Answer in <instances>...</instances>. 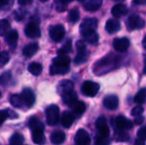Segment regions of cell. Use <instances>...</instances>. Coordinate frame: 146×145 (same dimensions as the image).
<instances>
[{
  "instance_id": "d6986e66",
  "label": "cell",
  "mask_w": 146,
  "mask_h": 145,
  "mask_svg": "<svg viewBox=\"0 0 146 145\" xmlns=\"http://www.w3.org/2000/svg\"><path fill=\"white\" fill-rule=\"evenodd\" d=\"M127 8L126 5L122 4V3H119V4H116L115 5L113 8H112V10H111V13L112 15L116 17V18H119V17H122L124 16L125 15L127 14Z\"/></svg>"
},
{
  "instance_id": "ab89813d",
  "label": "cell",
  "mask_w": 146,
  "mask_h": 145,
  "mask_svg": "<svg viewBox=\"0 0 146 145\" xmlns=\"http://www.w3.org/2000/svg\"><path fill=\"white\" fill-rule=\"evenodd\" d=\"M9 60V53L7 51L1 52V54H0V68H2L4 65H6L8 63Z\"/></svg>"
},
{
  "instance_id": "60d3db41",
  "label": "cell",
  "mask_w": 146,
  "mask_h": 145,
  "mask_svg": "<svg viewBox=\"0 0 146 145\" xmlns=\"http://www.w3.org/2000/svg\"><path fill=\"white\" fill-rule=\"evenodd\" d=\"M144 113V108L139 104L136 107H134L132 110V115L134 116V117H137V116H139V115H142V114Z\"/></svg>"
},
{
  "instance_id": "484cf974",
  "label": "cell",
  "mask_w": 146,
  "mask_h": 145,
  "mask_svg": "<svg viewBox=\"0 0 146 145\" xmlns=\"http://www.w3.org/2000/svg\"><path fill=\"white\" fill-rule=\"evenodd\" d=\"M9 102L13 107L17 108V109H21L25 105V102L21 95H17V94L12 95L9 98Z\"/></svg>"
},
{
  "instance_id": "11a10c76",
  "label": "cell",
  "mask_w": 146,
  "mask_h": 145,
  "mask_svg": "<svg viewBox=\"0 0 146 145\" xmlns=\"http://www.w3.org/2000/svg\"><path fill=\"white\" fill-rule=\"evenodd\" d=\"M0 54H1V52H0Z\"/></svg>"
},
{
  "instance_id": "ba28073f",
  "label": "cell",
  "mask_w": 146,
  "mask_h": 145,
  "mask_svg": "<svg viewBox=\"0 0 146 145\" xmlns=\"http://www.w3.org/2000/svg\"><path fill=\"white\" fill-rule=\"evenodd\" d=\"M96 128L100 135L104 137L110 136V128L107 123V120L105 117L101 116L96 121Z\"/></svg>"
},
{
  "instance_id": "ee69618b",
  "label": "cell",
  "mask_w": 146,
  "mask_h": 145,
  "mask_svg": "<svg viewBox=\"0 0 146 145\" xmlns=\"http://www.w3.org/2000/svg\"><path fill=\"white\" fill-rule=\"evenodd\" d=\"M12 0H0V9L7 7L10 3H11Z\"/></svg>"
},
{
  "instance_id": "836d02e7",
  "label": "cell",
  "mask_w": 146,
  "mask_h": 145,
  "mask_svg": "<svg viewBox=\"0 0 146 145\" xmlns=\"http://www.w3.org/2000/svg\"><path fill=\"white\" fill-rule=\"evenodd\" d=\"M80 19V11L78 9H73L68 13V21L72 23H76Z\"/></svg>"
},
{
  "instance_id": "83f0119b",
  "label": "cell",
  "mask_w": 146,
  "mask_h": 145,
  "mask_svg": "<svg viewBox=\"0 0 146 145\" xmlns=\"http://www.w3.org/2000/svg\"><path fill=\"white\" fill-rule=\"evenodd\" d=\"M53 64L59 65V66H64V67H69L70 58L66 55H59L58 56H56L53 59Z\"/></svg>"
},
{
  "instance_id": "f6af8a7d",
  "label": "cell",
  "mask_w": 146,
  "mask_h": 145,
  "mask_svg": "<svg viewBox=\"0 0 146 145\" xmlns=\"http://www.w3.org/2000/svg\"><path fill=\"white\" fill-rule=\"evenodd\" d=\"M144 120H145V118L142 116V115H139V116H137L136 118H135V124L136 125H140V124H142L143 122H144Z\"/></svg>"
},
{
  "instance_id": "f907efd6",
  "label": "cell",
  "mask_w": 146,
  "mask_h": 145,
  "mask_svg": "<svg viewBox=\"0 0 146 145\" xmlns=\"http://www.w3.org/2000/svg\"><path fill=\"white\" fill-rule=\"evenodd\" d=\"M144 73H145L146 74V60L145 62V67H144Z\"/></svg>"
},
{
  "instance_id": "8d00e7d4",
  "label": "cell",
  "mask_w": 146,
  "mask_h": 145,
  "mask_svg": "<svg viewBox=\"0 0 146 145\" xmlns=\"http://www.w3.org/2000/svg\"><path fill=\"white\" fill-rule=\"evenodd\" d=\"M115 139L117 141H120V142H125V141H127L129 139V135L123 132L122 130H120L119 132H115Z\"/></svg>"
},
{
  "instance_id": "7c38bea8",
  "label": "cell",
  "mask_w": 146,
  "mask_h": 145,
  "mask_svg": "<svg viewBox=\"0 0 146 145\" xmlns=\"http://www.w3.org/2000/svg\"><path fill=\"white\" fill-rule=\"evenodd\" d=\"M119 105V99L115 95H109L104 99V106L110 110L117 109Z\"/></svg>"
},
{
  "instance_id": "9a60e30c",
  "label": "cell",
  "mask_w": 146,
  "mask_h": 145,
  "mask_svg": "<svg viewBox=\"0 0 146 145\" xmlns=\"http://www.w3.org/2000/svg\"><path fill=\"white\" fill-rule=\"evenodd\" d=\"M75 116L73 113L68 112V111H65L63 112L62 115V119H61V122L63 127L65 128H69L71 127V126L73 125L74 121Z\"/></svg>"
},
{
  "instance_id": "f1b7e54d",
  "label": "cell",
  "mask_w": 146,
  "mask_h": 145,
  "mask_svg": "<svg viewBox=\"0 0 146 145\" xmlns=\"http://www.w3.org/2000/svg\"><path fill=\"white\" fill-rule=\"evenodd\" d=\"M83 38H85V40L89 43V44H95L98 43V34L96 32V31H93V32H87L86 33L85 35H83Z\"/></svg>"
},
{
  "instance_id": "cb8c5ba5",
  "label": "cell",
  "mask_w": 146,
  "mask_h": 145,
  "mask_svg": "<svg viewBox=\"0 0 146 145\" xmlns=\"http://www.w3.org/2000/svg\"><path fill=\"white\" fill-rule=\"evenodd\" d=\"M38 50V45L36 43H32L27 44V46L24 47L23 49V55L26 57H32L33 55L37 53Z\"/></svg>"
},
{
  "instance_id": "4fadbf2b",
  "label": "cell",
  "mask_w": 146,
  "mask_h": 145,
  "mask_svg": "<svg viewBox=\"0 0 146 145\" xmlns=\"http://www.w3.org/2000/svg\"><path fill=\"white\" fill-rule=\"evenodd\" d=\"M115 126L119 130H128L133 127V122L124 116H118L115 119Z\"/></svg>"
},
{
  "instance_id": "bcb514c9",
  "label": "cell",
  "mask_w": 146,
  "mask_h": 145,
  "mask_svg": "<svg viewBox=\"0 0 146 145\" xmlns=\"http://www.w3.org/2000/svg\"><path fill=\"white\" fill-rule=\"evenodd\" d=\"M33 2V0H18V3L20 5H27V4H30L31 3Z\"/></svg>"
},
{
  "instance_id": "816d5d0a",
  "label": "cell",
  "mask_w": 146,
  "mask_h": 145,
  "mask_svg": "<svg viewBox=\"0 0 146 145\" xmlns=\"http://www.w3.org/2000/svg\"><path fill=\"white\" fill-rule=\"evenodd\" d=\"M41 2H46V1H48V0H40Z\"/></svg>"
},
{
  "instance_id": "7a4b0ae2",
  "label": "cell",
  "mask_w": 146,
  "mask_h": 145,
  "mask_svg": "<svg viewBox=\"0 0 146 145\" xmlns=\"http://www.w3.org/2000/svg\"><path fill=\"white\" fill-rule=\"evenodd\" d=\"M76 47H77V56L74 58V62L77 65H80L87 61L89 53L86 50L85 43L81 40L77 42Z\"/></svg>"
},
{
  "instance_id": "f5cc1de1",
  "label": "cell",
  "mask_w": 146,
  "mask_h": 145,
  "mask_svg": "<svg viewBox=\"0 0 146 145\" xmlns=\"http://www.w3.org/2000/svg\"><path fill=\"white\" fill-rule=\"evenodd\" d=\"M78 1H80V2H82V1H84V0H78Z\"/></svg>"
},
{
  "instance_id": "44dd1931",
  "label": "cell",
  "mask_w": 146,
  "mask_h": 145,
  "mask_svg": "<svg viewBox=\"0 0 146 145\" xmlns=\"http://www.w3.org/2000/svg\"><path fill=\"white\" fill-rule=\"evenodd\" d=\"M28 126L33 132V131H44V125L37 117H31L29 119Z\"/></svg>"
},
{
  "instance_id": "2e32d148",
  "label": "cell",
  "mask_w": 146,
  "mask_h": 145,
  "mask_svg": "<svg viewBox=\"0 0 146 145\" xmlns=\"http://www.w3.org/2000/svg\"><path fill=\"white\" fill-rule=\"evenodd\" d=\"M105 29L109 33L117 32L121 29V23L119 21H117L115 19H110L106 22Z\"/></svg>"
},
{
  "instance_id": "f546056e",
  "label": "cell",
  "mask_w": 146,
  "mask_h": 145,
  "mask_svg": "<svg viewBox=\"0 0 146 145\" xmlns=\"http://www.w3.org/2000/svg\"><path fill=\"white\" fill-rule=\"evenodd\" d=\"M42 65L38 62H32L28 66V71L35 76H38L42 73Z\"/></svg>"
},
{
  "instance_id": "e0dca14e",
  "label": "cell",
  "mask_w": 146,
  "mask_h": 145,
  "mask_svg": "<svg viewBox=\"0 0 146 145\" xmlns=\"http://www.w3.org/2000/svg\"><path fill=\"white\" fill-rule=\"evenodd\" d=\"M18 32L17 31L15 30H13V31H10L6 38H5V41L6 43L8 44V45L12 49L14 50L15 47H16V44H17V40H18Z\"/></svg>"
},
{
  "instance_id": "f35d334b",
  "label": "cell",
  "mask_w": 146,
  "mask_h": 145,
  "mask_svg": "<svg viewBox=\"0 0 146 145\" xmlns=\"http://www.w3.org/2000/svg\"><path fill=\"white\" fill-rule=\"evenodd\" d=\"M9 28V23L7 20H0V36L5 34V32Z\"/></svg>"
},
{
  "instance_id": "ffe728a7",
  "label": "cell",
  "mask_w": 146,
  "mask_h": 145,
  "mask_svg": "<svg viewBox=\"0 0 146 145\" xmlns=\"http://www.w3.org/2000/svg\"><path fill=\"white\" fill-rule=\"evenodd\" d=\"M66 139V135L62 131L53 132L50 135V141L53 144H62Z\"/></svg>"
},
{
  "instance_id": "52a82bcc",
  "label": "cell",
  "mask_w": 146,
  "mask_h": 145,
  "mask_svg": "<svg viewBox=\"0 0 146 145\" xmlns=\"http://www.w3.org/2000/svg\"><path fill=\"white\" fill-rule=\"evenodd\" d=\"M65 35V28L62 25L57 24L50 28V37L55 42H60Z\"/></svg>"
},
{
  "instance_id": "e575fe53",
  "label": "cell",
  "mask_w": 146,
  "mask_h": 145,
  "mask_svg": "<svg viewBox=\"0 0 146 145\" xmlns=\"http://www.w3.org/2000/svg\"><path fill=\"white\" fill-rule=\"evenodd\" d=\"M94 144L95 145H110V141L109 139V137H104L99 134V136H96L94 139Z\"/></svg>"
},
{
  "instance_id": "681fc988",
  "label": "cell",
  "mask_w": 146,
  "mask_h": 145,
  "mask_svg": "<svg viewBox=\"0 0 146 145\" xmlns=\"http://www.w3.org/2000/svg\"><path fill=\"white\" fill-rule=\"evenodd\" d=\"M143 46H144V48L146 50V36L144 38V39H143Z\"/></svg>"
},
{
  "instance_id": "3957f363",
  "label": "cell",
  "mask_w": 146,
  "mask_h": 145,
  "mask_svg": "<svg viewBox=\"0 0 146 145\" xmlns=\"http://www.w3.org/2000/svg\"><path fill=\"white\" fill-rule=\"evenodd\" d=\"M99 89H100V85L98 83L90 80L85 81L81 87L82 93L86 97H95L98 93Z\"/></svg>"
},
{
  "instance_id": "1f68e13d",
  "label": "cell",
  "mask_w": 146,
  "mask_h": 145,
  "mask_svg": "<svg viewBox=\"0 0 146 145\" xmlns=\"http://www.w3.org/2000/svg\"><path fill=\"white\" fill-rule=\"evenodd\" d=\"M146 101V89H141L135 96L134 102L138 104H143Z\"/></svg>"
},
{
  "instance_id": "277c9868",
  "label": "cell",
  "mask_w": 146,
  "mask_h": 145,
  "mask_svg": "<svg viewBox=\"0 0 146 145\" xmlns=\"http://www.w3.org/2000/svg\"><path fill=\"white\" fill-rule=\"evenodd\" d=\"M98 27V20L96 18H86L83 21L80 26V31L81 35H85L87 32L96 31Z\"/></svg>"
},
{
  "instance_id": "d590c367",
  "label": "cell",
  "mask_w": 146,
  "mask_h": 145,
  "mask_svg": "<svg viewBox=\"0 0 146 145\" xmlns=\"http://www.w3.org/2000/svg\"><path fill=\"white\" fill-rule=\"evenodd\" d=\"M72 1L73 0H56L55 5H56V10L57 11H64L66 9L67 5Z\"/></svg>"
},
{
  "instance_id": "9c48e42d",
  "label": "cell",
  "mask_w": 146,
  "mask_h": 145,
  "mask_svg": "<svg viewBox=\"0 0 146 145\" xmlns=\"http://www.w3.org/2000/svg\"><path fill=\"white\" fill-rule=\"evenodd\" d=\"M74 142L76 145H89L91 143V138L86 131L80 129L75 134Z\"/></svg>"
},
{
  "instance_id": "30bf717a",
  "label": "cell",
  "mask_w": 146,
  "mask_h": 145,
  "mask_svg": "<svg viewBox=\"0 0 146 145\" xmlns=\"http://www.w3.org/2000/svg\"><path fill=\"white\" fill-rule=\"evenodd\" d=\"M113 46L115 50L119 52H124L129 48L130 41L127 38H117L114 39Z\"/></svg>"
},
{
  "instance_id": "7402d4cb",
  "label": "cell",
  "mask_w": 146,
  "mask_h": 145,
  "mask_svg": "<svg viewBox=\"0 0 146 145\" xmlns=\"http://www.w3.org/2000/svg\"><path fill=\"white\" fill-rule=\"evenodd\" d=\"M71 109H72V113L74 115V116L80 117L86 111V105L83 102L77 101L75 103H74L71 106Z\"/></svg>"
},
{
  "instance_id": "8fae6325",
  "label": "cell",
  "mask_w": 146,
  "mask_h": 145,
  "mask_svg": "<svg viewBox=\"0 0 146 145\" xmlns=\"http://www.w3.org/2000/svg\"><path fill=\"white\" fill-rule=\"evenodd\" d=\"M21 97L25 102V105L27 108H31L33 106L35 103V95L31 89L29 88L24 89L21 92Z\"/></svg>"
},
{
  "instance_id": "7dc6e473",
  "label": "cell",
  "mask_w": 146,
  "mask_h": 145,
  "mask_svg": "<svg viewBox=\"0 0 146 145\" xmlns=\"http://www.w3.org/2000/svg\"><path fill=\"white\" fill-rule=\"evenodd\" d=\"M134 145H145V141L138 138L135 140V144H134Z\"/></svg>"
},
{
  "instance_id": "8992f818",
  "label": "cell",
  "mask_w": 146,
  "mask_h": 145,
  "mask_svg": "<svg viewBox=\"0 0 146 145\" xmlns=\"http://www.w3.org/2000/svg\"><path fill=\"white\" fill-rule=\"evenodd\" d=\"M25 34L30 38H37L41 35L40 29L38 27V21H32L25 28Z\"/></svg>"
},
{
  "instance_id": "4316f807",
  "label": "cell",
  "mask_w": 146,
  "mask_h": 145,
  "mask_svg": "<svg viewBox=\"0 0 146 145\" xmlns=\"http://www.w3.org/2000/svg\"><path fill=\"white\" fill-rule=\"evenodd\" d=\"M32 138L33 143L38 145H43L45 143V137L44 135V131H33Z\"/></svg>"
},
{
  "instance_id": "603a6c76",
  "label": "cell",
  "mask_w": 146,
  "mask_h": 145,
  "mask_svg": "<svg viewBox=\"0 0 146 145\" xmlns=\"http://www.w3.org/2000/svg\"><path fill=\"white\" fill-rule=\"evenodd\" d=\"M103 4V0H88L85 3L84 7L88 11H97Z\"/></svg>"
},
{
  "instance_id": "ac0fdd59",
  "label": "cell",
  "mask_w": 146,
  "mask_h": 145,
  "mask_svg": "<svg viewBox=\"0 0 146 145\" xmlns=\"http://www.w3.org/2000/svg\"><path fill=\"white\" fill-rule=\"evenodd\" d=\"M62 97V102L66 105L70 106V107L78 101V96H77L76 92L74 91H71L68 93H65Z\"/></svg>"
},
{
  "instance_id": "b9f144b4",
  "label": "cell",
  "mask_w": 146,
  "mask_h": 145,
  "mask_svg": "<svg viewBox=\"0 0 146 145\" xmlns=\"http://www.w3.org/2000/svg\"><path fill=\"white\" fill-rule=\"evenodd\" d=\"M9 117V114L8 110H0V125H2Z\"/></svg>"
},
{
  "instance_id": "4dcf8cb0",
  "label": "cell",
  "mask_w": 146,
  "mask_h": 145,
  "mask_svg": "<svg viewBox=\"0 0 146 145\" xmlns=\"http://www.w3.org/2000/svg\"><path fill=\"white\" fill-rule=\"evenodd\" d=\"M72 50V41L71 39H68L65 44L58 50L59 55H67Z\"/></svg>"
},
{
  "instance_id": "74e56055",
  "label": "cell",
  "mask_w": 146,
  "mask_h": 145,
  "mask_svg": "<svg viewBox=\"0 0 146 145\" xmlns=\"http://www.w3.org/2000/svg\"><path fill=\"white\" fill-rule=\"evenodd\" d=\"M11 73L10 72H5L0 76V85L3 86H5L9 84V82L11 79Z\"/></svg>"
},
{
  "instance_id": "d4e9b609",
  "label": "cell",
  "mask_w": 146,
  "mask_h": 145,
  "mask_svg": "<svg viewBox=\"0 0 146 145\" xmlns=\"http://www.w3.org/2000/svg\"><path fill=\"white\" fill-rule=\"evenodd\" d=\"M69 67H64V66H59L56 64H52L50 68V73L51 75H56V74H65L68 73Z\"/></svg>"
},
{
  "instance_id": "db71d44e",
  "label": "cell",
  "mask_w": 146,
  "mask_h": 145,
  "mask_svg": "<svg viewBox=\"0 0 146 145\" xmlns=\"http://www.w3.org/2000/svg\"><path fill=\"white\" fill-rule=\"evenodd\" d=\"M0 97H1V92H0Z\"/></svg>"
},
{
  "instance_id": "6da1fadb",
  "label": "cell",
  "mask_w": 146,
  "mask_h": 145,
  "mask_svg": "<svg viewBox=\"0 0 146 145\" xmlns=\"http://www.w3.org/2000/svg\"><path fill=\"white\" fill-rule=\"evenodd\" d=\"M46 121L49 126H56L60 121V110L56 105H50L46 109Z\"/></svg>"
},
{
  "instance_id": "c3c4849f",
  "label": "cell",
  "mask_w": 146,
  "mask_h": 145,
  "mask_svg": "<svg viewBox=\"0 0 146 145\" xmlns=\"http://www.w3.org/2000/svg\"><path fill=\"white\" fill-rule=\"evenodd\" d=\"M133 3L136 4H146V0H133Z\"/></svg>"
},
{
  "instance_id": "5bb4252c",
  "label": "cell",
  "mask_w": 146,
  "mask_h": 145,
  "mask_svg": "<svg viewBox=\"0 0 146 145\" xmlns=\"http://www.w3.org/2000/svg\"><path fill=\"white\" fill-rule=\"evenodd\" d=\"M73 90H74V83L68 79L62 80L57 86L58 93L62 96L65 93H68V92L73 91Z\"/></svg>"
},
{
  "instance_id": "5b68a950",
  "label": "cell",
  "mask_w": 146,
  "mask_h": 145,
  "mask_svg": "<svg viewBox=\"0 0 146 145\" xmlns=\"http://www.w3.org/2000/svg\"><path fill=\"white\" fill-rule=\"evenodd\" d=\"M145 21L138 15H131L127 21V27L129 31H133L136 29H141L145 26Z\"/></svg>"
},
{
  "instance_id": "7bdbcfd3",
  "label": "cell",
  "mask_w": 146,
  "mask_h": 145,
  "mask_svg": "<svg viewBox=\"0 0 146 145\" xmlns=\"http://www.w3.org/2000/svg\"><path fill=\"white\" fill-rule=\"evenodd\" d=\"M138 138L145 141L146 140V126L141 127L139 131H138Z\"/></svg>"
},
{
  "instance_id": "d6a6232c",
  "label": "cell",
  "mask_w": 146,
  "mask_h": 145,
  "mask_svg": "<svg viewBox=\"0 0 146 145\" xmlns=\"http://www.w3.org/2000/svg\"><path fill=\"white\" fill-rule=\"evenodd\" d=\"M24 142V137L20 133H15L9 140L10 145H22Z\"/></svg>"
}]
</instances>
